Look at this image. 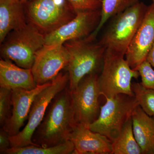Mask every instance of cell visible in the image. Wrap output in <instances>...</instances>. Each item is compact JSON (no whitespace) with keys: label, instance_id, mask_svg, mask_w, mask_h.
Returning <instances> with one entry per match:
<instances>
[{"label":"cell","instance_id":"cell-1","mask_svg":"<svg viewBox=\"0 0 154 154\" xmlns=\"http://www.w3.org/2000/svg\"><path fill=\"white\" fill-rule=\"evenodd\" d=\"M75 123L69 85L59 92L48 107L42 121L34 131L35 146L48 147L69 140Z\"/></svg>","mask_w":154,"mask_h":154},{"label":"cell","instance_id":"cell-2","mask_svg":"<svg viewBox=\"0 0 154 154\" xmlns=\"http://www.w3.org/2000/svg\"><path fill=\"white\" fill-rule=\"evenodd\" d=\"M94 41L88 36L63 44L69 57L66 68L69 74L70 90L74 89L86 76L97 73L103 64L106 49L99 42L95 43Z\"/></svg>","mask_w":154,"mask_h":154},{"label":"cell","instance_id":"cell-3","mask_svg":"<svg viewBox=\"0 0 154 154\" xmlns=\"http://www.w3.org/2000/svg\"><path fill=\"white\" fill-rule=\"evenodd\" d=\"M148 7L138 2L115 16L99 43L105 49L125 57L143 21Z\"/></svg>","mask_w":154,"mask_h":154},{"label":"cell","instance_id":"cell-4","mask_svg":"<svg viewBox=\"0 0 154 154\" xmlns=\"http://www.w3.org/2000/svg\"><path fill=\"white\" fill-rule=\"evenodd\" d=\"M45 44V35L30 23L11 31L1 44L4 59L25 69H31L37 52Z\"/></svg>","mask_w":154,"mask_h":154},{"label":"cell","instance_id":"cell-5","mask_svg":"<svg viewBox=\"0 0 154 154\" xmlns=\"http://www.w3.org/2000/svg\"><path fill=\"white\" fill-rule=\"evenodd\" d=\"M139 76L138 72L131 67L124 56L105 50L98 79L100 94L105 99L119 94L134 96L131 81Z\"/></svg>","mask_w":154,"mask_h":154},{"label":"cell","instance_id":"cell-6","mask_svg":"<svg viewBox=\"0 0 154 154\" xmlns=\"http://www.w3.org/2000/svg\"><path fill=\"white\" fill-rule=\"evenodd\" d=\"M106 99L105 105L100 107L98 118L88 128L105 136L112 142L131 118L134 110L139 104L135 96L124 94Z\"/></svg>","mask_w":154,"mask_h":154},{"label":"cell","instance_id":"cell-7","mask_svg":"<svg viewBox=\"0 0 154 154\" xmlns=\"http://www.w3.org/2000/svg\"><path fill=\"white\" fill-rule=\"evenodd\" d=\"M24 5L28 23L45 35L70 22L77 14L67 0H29Z\"/></svg>","mask_w":154,"mask_h":154},{"label":"cell","instance_id":"cell-8","mask_svg":"<svg viewBox=\"0 0 154 154\" xmlns=\"http://www.w3.org/2000/svg\"><path fill=\"white\" fill-rule=\"evenodd\" d=\"M68 73L60 72L48 87L35 97L26 125L18 134L10 137L11 147L35 145L32 142L34 131L42 121L50 103L59 92L69 85Z\"/></svg>","mask_w":154,"mask_h":154},{"label":"cell","instance_id":"cell-9","mask_svg":"<svg viewBox=\"0 0 154 154\" xmlns=\"http://www.w3.org/2000/svg\"><path fill=\"white\" fill-rule=\"evenodd\" d=\"M99 76L97 73L86 76L70 90L75 124L88 128L98 118L100 111Z\"/></svg>","mask_w":154,"mask_h":154},{"label":"cell","instance_id":"cell-10","mask_svg":"<svg viewBox=\"0 0 154 154\" xmlns=\"http://www.w3.org/2000/svg\"><path fill=\"white\" fill-rule=\"evenodd\" d=\"M101 9L77 11L73 19L45 35V45H63L88 37L96 30L101 19Z\"/></svg>","mask_w":154,"mask_h":154},{"label":"cell","instance_id":"cell-11","mask_svg":"<svg viewBox=\"0 0 154 154\" xmlns=\"http://www.w3.org/2000/svg\"><path fill=\"white\" fill-rule=\"evenodd\" d=\"M69 53L64 45H44L36 54L31 70L36 85L50 82L66 68Z\"/></svg>","mask_w":154,"mask_h":154},{"label":"cell","instance_id":"cell-12","mask_svg":"<svg viewBox=\"0 0 154 154\" xmlns=\"http://www.w3.org/2000/svg\"><path fill=\"white\" fill-rule=\"evenodd\" d=\"M154 42V4L148 7L143 21L135 35L125 55L130 66L137 70Z\"/></svg>","mask_w":154,"mask_h":154},{"label":"cell","instance_id":"cell-13","mask_svg":"<svg viewBox=\"0 0 154 154\" xmlns=\"http://www.w3.org/2000/svg\"><path fill=\"white\" fill-rule=\"evenodd\" d=\"M51 82L37 85L36 88L31 90L22 89L12 90V113L8 121L2 127L11 136L16 135L20 132L25 121L28 120L30 108L35 97Z\"/></svg>","mask_w":154,"mask_h":154},{"label":"cell","instance_id":"cell-14","mask_svg":"<svg viewBox=\"0 0 154 154\" xmlns=\"http://www.w3.org/2000/svg\"><path fill=\"white\" fill-rule=\"evenodd\" d=\"M75 146L74 154H111L112 141L105 136L80 125L73 127L69 138Z\"/></svg>","mask_w":154,"mask_h":154},{"label":"cell","instance_id":"cell-15","mask_svg":"<svg viewBox=\"0 0 154 154\" xmlns=\"http://www.w3.org/2000/svg\"><path fill=\"white\" fill-rule=\"evenodd\" d=\"M37 86L31 69L17 66L11 61L0 60V88L13 90L22 89L31 90Z\"/></svg>","mask_w":154,"mask_h":154},{"label":"cell","instance_id":"cell-16","mask_svg":"<svg viewBox=\"0 0 154 154\" xmlns=\"http://www.w3.org/2000/svg\"><path fill=\"white\" fill-rule=\"evenodd\" d=\"M25 5L19 0H0V43L11 31L25 26Z\"/></svg>","mask_w":154,"mask_h":154},{"label":"cell","instance_id":"cell-17","mask_svg":"<svg viewBox=\"0 0 154 154\" xmlns=\"http://www.w3.org/2000/svg\"><path fill=\"white\" fill-rule=\"evenodd\" d=\"M134 134L143 154H154V116H150L139 105L132 113Z\"/></svg>","mask_w":154,"mask_h":154},{"label":"cell","instance_id":"cell-18","mask_svg":"<svg viewBox=\"0 0 154 154\" xmlns=\"http://www.w3.org/2000/svg\"><path fill=\"white\" fill-rule=\"evenodd\" d=\"M112 143L111 154H142L141 149L134 134L132 118L127 122Z\"/></svg>","mask_w":154,"mask_h":154},{"label":"cell","instance_id":"cell-19","mask_svg":"<svg viewBox=\"0 0 154 154\" xmlns=\"http://www.w3.org/2000/svg\"><path fill=\"white\" fill-rule=\"evenodd\" d=\"M139 2L138 0H101V16L96 30L88 37L95 40L99 31L108 19L123 12Z\"/></svg>","mask_w":154,"mask_h":154},{"label":"cell","instance_id":"cell-20","mask_svg":"<svg viewBox=\"0 0 154 154\" xmlns=\"http://www.w3.org/2000/svg\"><path fill=\"white\" fill-rule=\"evenodd\" d=\"M75 150L73 143L68 140L58 145L43 147L34 145L25 146L8 149L4 154H70Z\"/></svg>","mask_w":154,"mask_h":154},{"label":"cell","instance_id":"cell-21","mask_svg":"<svg viewBox=\"0 0 154 154\" xmlns=\"http://www.w3.org/2000/svg\"><path fill=\"white\" fill-rule=\"evenodd\" d=\"M132 90L139 105L150 116H154V90L144 88L140 83H132Z\"/></svg>","mask_w":154,"mask_h":154},{"label":"cell","instance_id":"cell-22","mask_svg":"<svg viewBox=\"0 0 154 154\" xmlns=\"http://www.w3.org/2000/svg\"><path fill=\"white\" fill-rule=\"evenodd\" d=\"M12 90L0 88V125L3 127L7 123L12 113Z\"/></svg>","mask_w":154,"mask_h":154},{"label":"cell","instance_id":"cell-23","mask_svg":"<svg viewBox=\"0 0 154 154\" xmlns=\"http://www.w3.org/2000/svg\"><path fill=\"white\" fill-rule=\"evenodd\" d=\"M152 67L146 59L138 67L137 70L141 79L142 85L146 89L154 90V69Z\"/></svg>","mask_w":154,"mask_h":154},{"label":"cell","instance_id":"cell-24","mask_svg":"<svg viewBox=\"0 0 154 154\" xmlns=\"http://www.w3.org/2000/svg\"><path fill=\"white\" fill-rule=\"evenodd\" d=\"M76 11H92L101 9V1L99 0H67Z\"/></svg>","mask_w":154,"mask_h":154},{"label":"cell","instance_id":"cell-25","mask_svg":"<svg viewBox=\"0 0 154 154\" xmlns=\"http://www.w3.org/2000/svg\"><path fill=\"white\" fill-rule=\"evenodd\" d=\"M11 136L8 133L1 128L0 130V154H4L7 150L11 147Z\"/></svg>","mask_w":154,"mask_h":154},{"label":"cell","instance_id":"cell-26","mask_svg":"<svg viewBox=\"0 0 154 154\" xmlns=\"http://www.w3.org/2000/svg\"><path fill=\"white\" fill-rule=\"evenodd\" d=\"M146 59L154 68V42L148 54Z\"/></svg>","mask_w":154,"mask_h":154},{"label":"cell","instance_id":"cell-27","mask_svg":"<svg viewBox=\"0 0 154 154\" xmlns=\"http://www.w3.org/2000/svg\"><path fill=\"white\" fill-rule=\"evenodd\" d=\"M19 1H21L22 3L25 4L27 2H28V1H29V0H19Z\"/></svg>","mask_w":154,"mask_h":154},{"label":"cell","instance_id":"cell-28","mask_svg":"<svg viewBox=\"0 0 154 154\" xmlns=\"http://www.w3.org/2000/svg\"><path fill=\"white\" fill-rule=\"evenodd\" d=\"M152 3L154 4V0H152Z\"/></svg>","mask_w":154,"mask_h":154},{"label":"cell","instance_id":"cell-29","mask_svg":"<svg viewBox=\"0 0 154 154\" xmlns=\"http://www.w3.org/2000/svg\"><path fill=\"white\" fill-rule=\"evenodd\" d=\"M99 1H101V0H99Z\"/></svg>","mask_w":154,"mask_h":154}]
</instances>
